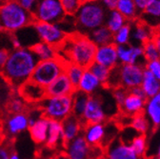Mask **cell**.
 <instances>
[{
	"mask_svg": "<svg viewBox=\"0 0 160 159\" xmlns=\"http://www.w3.org/2000/svg\"><path fill=\"white\" fill-rule=\"evenodd\" d=\"M42 113V116L62 122L72 112V96H54L46 97L41 102L34 104Z\"/></svg>",
	"mask_w": 160,
	"mask_h": 159,
	"instance_id": "52a82bcc",
	"label": "cell"
},
{
	"mask_svg": "<svg viewBox=\"0 0 160 159\" xmlns=\"http://www.w3.org/2000/svg\"><path fill=\"white\" fill-rule=\"evenodd\" d=\"M34 23L32 14L17 0H0V31L14 33Z\"/></svg>",
	"mask_w": 160,
	"mask_h": 159,
	"instance_id": "3957f363",
	"label": "cell"
},
{
	"mask_svg": "<svg viewBox=\"0 0 160 159\" xmlns=\"http://www.w3.org/2000/svg\"><path fill=\"white\" fill-rule=\"evenodd\" d=\"M32 107V104L26 103L17 93V91L11 90L9 97L3 107V111L6 114H16L21 112H27Z\"/></svg>",
	"mask_w": 160,
	"mask_h": 159,
	"instance_id": "44dd1931",
	"label": "cell"
},
{
	"mask_svg": "<svg viewBox=\"0 0 160 159\" xmlns=\"http://www.w3.org/2000/svg\"><path fill=\"white\" fill-rule=\"evenodd\" d=\"M104 156L107 159H141L120 137H115L105 148Z\"/></svg>",
	"mask_w": 160,
	"mask_h": 159,
	"instance_id": "4fadbf2b",
	"label": "cell"
},
{
	"mask_svg": "<svg viewBox=\"0 0 160 159\" xmlns=\"http://www.w3.org/2000/svg\"><path fill=\"white\" fill-rule=\"evenodd\" d=\"M154 1H155V0H133L134 5H135V7H136L139 13L143 12Z\"/></svg>",
	"mask_w": 160,
	"mask_h": 159,
	"instance_id": "f6af8a7d",
	"label": "cell"
},
{
	"mask_svg": "<svg viewBox=\"0 0 160 159\" xmlns=\"http://www.w3.org/2000/svg\"><path fill=\"white\" fill-rule=\"evenodd\" d=\"M32 14L34 22L52 24L60 23L66 16L59 0H37Z\"/></svg>",
	"mask_w": 160,
	"mask_h": 159,
	"instance_id": "ba28073f",
	"label": "cell"
},
{
	"mask_svg": "<svg viewBox=\"0 0 160 159\" xmlns=\"http://www.w3.org/2000/svg\"><path fill=\"white\" fill-rule=\"evenodd\" d=\"M141 47L143 50L144 58H145V60H147V62L153 61V60H156V59L160 58V55H159L157 49H156L154 43L152 42V40H150V41L144 43Z\"/></svg>",
	"mask_w": 160,
	"mask_h": 159,
	"instance_id": "60d3db41",
	"label": "cell"
},
{
	"mask_svg": "<svg viewBox=\"0 0 160 159\" xmlns=\"http://www.w3.org/2000/svg\"><path fill=\"white\" fill-rule=\"evenodd\" d=\"M89 95L86 94L83 92L76 91L72 94V114L74 115L76 118H78L82 122V118L84 114V111L88 102Z\"/></svg>",
	"mask_w": 160,
	"mask_h": 159,
	"instance_id": "1f68e13d",
	"label": "cell"
},
{
	"mask_svg": "<svg viewBox=\"0 0 160 159\" xmlns=\"http://www.w3.org/2000/svg\"><path fill=\"white\" fill-rule=\"evenodd\" d=\"M140 88L142 89L147 99L154 96L160 92V82L146 69L143 72V79Z\"/></svg>",
	"mask_w": 160,
	"mask_h": 159,
	"instance_id": "f1b7e54d",
	"label": "cell"
},
{
	"mask_svg": "<svg viewBox=\"0 0 160 159\" xmlns=\"http://www.w3.org/2000/svg\"><path fill=\"white\" fill-rule=\"evenodd\" d=\"M93 62L102 65L110 70L116 67L119 64L117 58L116 45H114L113 43H110L104 46L97 47Z\"/></svg>",
	"mask_w": 160,
	"mask_h": 159,
	"instance_id": "ac0fdd59",
	"label": "cell"
},
{
	"mask_svg": "<svg viewBox=\"0 0 160 159\" xmlns=\"http://www.w3.org/2000/svg\"><path fill=\"white\" fill-rule=\"evenodd\" d=\"M84 72V69L79 67L77 65L74 64H68L66 67V71L65 73L67 74V76L69 77L71 83L72 84V86L77 90L78 84L80 79H81V76Z\"/></svg>",
	"mask_w": 160,
	"mask_h": 159,
	"instance_id": "ab89813d",
	"label": "cell"
},
{
	"mask_svg": "<svg viewBox=\"0 0 160 159\" xmlns=\"http://www.w3.org/2000/svg\"><path fill=\"white\" fill-rule=\"evenodd\" d=\"M87 36L96 47L112 43V32L105 25L92 31Z\"/></svg>",
	"mask_w": 160,
	"mask_h": 159,
	"instance_id": "f546056e",
	"label": "cell"
},
{
	"mask_svg": "<svg viewBox=\"0 0 160 159\" xmlns=\"http://www.w3.org/2000/svg\"><path fill=\"white\" fill-rule=\"evenodd\" d=\"M17 2L22 8H24L26 11L32 13L36 6L37 0H17Z\"/></svg>",
	"mask_w": 160,
	"mask_h": 159,
	"instance_id": "bcb514c9",
	"label": "cell"
},
{
	"mask_svg": "<svg viewBox=\"0 0 160 159\" xmlns=\"http://www.w3.org/2000/svg\"><path fill=\"white\" fill-rule=\"evenodd\" d=\"M105 123L86 124L83 126L82 134L91 146L105 150V148L109 145Z\"/></svg>",
	"mask_w": 160,
	"mask_h": 159,
	"instance_id": "7c38bea8",
	"label": "cell"
},
{
	"mask_svg": "<svg viewBox=\"0 0 160 159\" xmlns=\"http://www.w3.org/2000/svg\"><path fill=\"white\" fill-rule=\"evenodd\" d=\"M112 92V95H113V98L115 100V103H116V105L118 106V109H119V107L122 105L123 101L125 100V98H126L129 91L122 88V87H119V88L113 89Z\"/></svg>",
	"mask_w": 160,
	"mask_h": 159,
	"instance_id": "7bdbcfd3",
	"label": "cell"
},
{
	"mask_svg": "<svg viewBox=\"0 0 160 159\" xmlns=\"http://www.w3.org/2000/svg\"><path fill=\"white\" fill-rule=\"evenodd\" d=\"M17 93L28 104H37L47 97L46 89L28 80L17 89Z\"/></svg>",
	"mask_w": 160,
	"mask_h": 159,
	"instance_id": "2e32d148",
	"label": "cell"
},
{
	"mask_svg": "<svg viewBox=\"0 0 160 159\" xmlns=\"http://www.w3.org/2000/svg\"><path fill=\"white\" fill-rule=\"evenodd\" d=\"M133 152L141 158L146 154L147 150V142H146V135L145 134H137L135 135L129 144Z\"/></svg>",
	"mask_w": 160,
	"mask_h": 159,
	"instance_id": "f35d334b",
	"label": "cell"
},
{
	"mask_svg": "<svg viewBox=\"0 0 160 159\" xmlns=\"http://www.w3.org/2000/svg\"><path fill=\"white\" fill-rule=\"evenodd\" d=\"M139 20L154 29L160 23V0H155L143 12L140 13Z\"/></svg>",
	"mask_w": 160,
	"mask_h": 159,
	"instance_id": "d4e9b609",
	"label": "cell"
},
{
	"mask_svg": "<svg viewBox=\"0 0 160 159\" xmlns=\"http://www.w3.org/2000/svg\"><path fill=\"white\" fill-rule=\"evenodd\" d=\"M144 69L135 64H118L111 70L107 89L113 90L122 87L128 91L140 87L143 79Z\"/></svg>",
	"mask_w": 160,
	"mask_h": 159,
	"instance_id": "5b68a950",
	"label": "cell"
},
{
	"mask_svg": "<svg viewBox=\"0 0 160 159\" xmlns=\"http://www.w3.org/2000/svg\"><path fill=\"white\" fill-rule=\"evenodd\" d=\"M145 69L148 70L160 82V58L153 61L147 62L145 65Z\"/></svg>",
	"mask_w": 160,
	"mask_h": 159,
	"instance_id": "ee69618b",
	"label": "cell"
},
{
	"mask_svg": "<svg viewBox=\"0 0 160 159\" xmlns=\"http://www.w3.org/2000/svg\"><path fill=\"white\" fill-rule=\"evenodd\" d=\"M6 116V113L3 111V108H0V142L6 137L4 133V118Z\"/></svg>",
	"mask_w": 160,
	"mask_h": 159,
	"instance_id": "c3c4849f",
	"label": "cell"
},
{
	"mask_svg": "<svg viewBox=\"0 0 160 159\" xmlns=\"http://www.w3.org/2000/svg\"><path fill=\"white\" fill-rule=\"evenodd\" d=\"M67 65L68 63H66L58 56L48 59V60L39 61L35 66L29 80L43 88H46L57 77L65 73Z\"/></svg>",
	"mask_w": 160,
	"mask_h": 159,
	"instance_id": "8992f818",
	"label": "cell"
},
{
	"mask_svg": "<svg viewBox=\"0 0 160 159\" xmlns=\"http://www.w3.org/2000/svg\"><path fill=\"white\" fill-rule=\"evenodd\" d=\"M133 23H131L132 25V34L131 38L133 41H135L139 46H142L144 43L150 41L154 36V29L149 27L145 23L141 22L137 19L135 21H132Z\"/></svg>",
	"mask_w": 160,
	"mask_h": 159,
	"instance_id": "603a6c76",
	"label": "cell"
},
{
	"mask_svg": "<svg viewBox=\"0 0 160 159\" xmlns=\"http://www.w3.org/2000/svg\"><path fill=\"white\" fill-rule=\"evenodd\" d=\"M114 10L122 14L128 22L137 20L140 15L133 0H117Z\"/></svg>",
	"mask_w": 160,
	"mask_h": 159,
	"instance_id": "83f0119b",
	"label": "cell"
},
{
	"mask_svg": "<svg viewBox=\"0 0 160 159\" xmlns=\"http://www.w3.org/2000/svg\"><path fill=\"white\" fill-rule=\"evenodd\" d=\"M154 32H155L156 34H160V23L154 28Z\"/></svg>",
	"mask_w": 160,
	"mask_h": 159,
	"instance_id": "816d5d0a",
	"label": "cell"
},
{
	"mask_svg": "<svg viewBox=\"0 0 160 159\" xmlns=\"http://www.w3.org/2000/svg\"><path fill=\"white\" fill-rule=\"evenodd\" d=\"M117 58L119 64H135L139 65L141 59L145 60L143 50L138 45H120L116 46ZM140 66V65H139Z\"/></svg>",
	"mask_w": 160,
	"mask_h": 159,
	"instance_id": "e0dca14e",
	"label": "cell"
},
{
	"mask_svg": "<svg viewBox=\"0 0 160 159\" xmlns=\"http://www.w3.org/2000/svg\"><path fill=\"white\" fill-rule=\"evenodd\" d=\"M97 159H107V158H106V157L104 156V154H103L102 156H100V157H99V158H97Z\"/></svg>",
	"mask_w": 160,
	"mask_h": 159,
	"instance_id": "9f6ffc18",
	"label": "cell"
},
{
	"mask_svg": "<svg viewBox=\"0 0 160 159\" xmlns=\"http://www.w3.org/2000/svg\"><path fill=\"white\" fill-rule=\"evenodd\" d=\"M108 10L102 2L83 0L76 13L73 15L75 31L87 35L92 31L105 24Z\"/></svg>",
	"mask_w": 160,
	"mask_h": 159,
	"instance_id": "277c9868",
	"label": "cell"
},
{
	"mask_svg": "<svg viewBox=\"0 0 160 159\" xmlns=\"http://www.w3.org/2000/svg\"><path fill=\"white\" fill-rule=\"evenodd\" d=\"M116 1H117V0H102L101 2L106 7V9L108 11H110V10H114Z\"/></svg>",
	"mask_w": 160,
	"mask_h": 159,
	"instance_id": "681fc988",
	"label": "cell"
},
{
	"mask_svg": "<svg viewBox=\"0 0 160 159\" xmlns=\"http://www.w3.org/2000/svg\"><path fill=\"white\" fill-rule=\"evenodd\" d=\"M107 120V114L104 110L103 98L98 93L89 95L88 102L84 111L82 124H97L105 123Z\"/></svg>",
	"mask_w": 160,
	"mask_h": 159,
	"instance_id": "8fae6325",
	"label": "cell"
},
{
	"mask_svg": "<svg viewBox=\"0 0 160 159\" xmlns=\"http://www.w3.org/2000/svg\"><path fill=\"white\" fill-rule=\"evenodd\" d=\"M132 34V25L128 22L121 29L112 33V43L116 46L120 45H127L130 42Z\"/></svg>",
	"mask_w": 160,
	"mask_h": 159,
	"instance_id": "e575fe53",
	"label": "cell"
},
{
	"mask_svg": "<svg viewBox=\"0 0 160 159\" xmlns=\"http://www.w3.org/2000/svg\"><path fill=\"white\" fill-rule=\"evenodd\" d=\"M127 23H128V21L125 19V17L122 14H120L116 10H110V11H108L104 25L112 33H114L115 32H117L119 29H121Z\"/></svg>",
	"mask_w": 160,
	"mask_h": 159,
	"instance_id": "836d02e7",
	"label": "cell"
},
{
	"mask_svg": "<svg viewBox=\"0 0 160 159\" xmlns=\"http://www.w3.org/2000/svg\"><path fill=\"white\" fill-rule=\"evenodd\" d=\"M64 152L69 159H97L104 154V150L91 146L81 132L66 145Z\"/></svg>",
	"mask_w": 160,
	"mask_h": 159,
	"instance_id": "9c48e42d",
	"label": "cell"
},
{
	"mask_svg": "<svg viewBox=\"0 0 160 159\" xmlns=\"http://www.w3.org/2000/svg\"><path fill=\"white\" fill-rule=\"evenodd\" d=\"M39 60L28 48L13 49L0 72V76L12 91L28 81Z\"/></svg>",
	"mask_w": 160,
	"mask_h": 159,
	"instance_id": "6da1fadb",
	"label": "cell"
},
{
	"mask_svg": "<svg viewBox=\"0 0 160 159\" xmlns=\"http://www.w3.org/2000/svg\"><path fill=\"white\" fill-rule=\"evenodd\" d=\"M130 126L139 134L146 135V132L149 130V121H148V118L145 115L144 112L132 116Z\"/></svg>",
	"mask_w": 160,
	"mask_h": 159,
	"instance_id": "8d00e7d4",
	"label": "cell"
},
{
	"mask_svg": "<svg viewBox=\"0 0 160 159\" xmlns=\"http://www.w3.org/2000/svg\"><path fill=\"white\" fill-rule=\"evenodd\" d=\"M48 134L44 147L52 152H60L64 150V138L61 122L48 119Z\"/></svg>",
	"mask_w": 160,
	"mask_h": 159,
	"instance_id": "9a60e30c",
	"label": "cell"
},
{
	"mask_svg": "<svg viewBox=\"0 0 160 159\" xmlns=\"http://www.w3.org/2000/svg\"><path fill=\"white\" fill-rule=\"evenodd\" d=\"M88 70L98 79L101 83V86L104 89H107V83H108V79L110 76V72L111 70L102 66V65H99L95 62H93L89 68Z\"/></svg>",
	"mask_w": 160,
	"mask_h": 159,
	"instance_id": "d590c367",
	"label": "cell"
},
{
	"mask_svg": "<svg viewBox=\"0 0 160 159\" xmlns=\"http://www.w3.org/2000/svg\"><path fill=\"white\" fill-rule=\"evenodd\" d=\"M13 49L12 33L0 32V72L3 69L11 52Z\"/></svg>",
	"mask_w": 160,
	"mask_h": 159,
	"instance_id": "4dcf8cb0",
	"label": "cell"
},
{
	"mask_svg": "<svg viewBox=\"0 0 160 159\" xmlns=\"http://www.w3.org/2000/svg\"><path fill=\"white\" fill-rule=\"evenodd\" d=\"M101 87V83L98 79L88 70H84V72L80 79L77 90L80 92H83L88 95L95 93L96 90Z\"/></svg>",
	"mask_w": 160,
	"mask_h": 159,
	"instance_id": "4316f807",
	"label": "cell"
},
{
	"mask_svg": "<svg viewBox=\"0 0 160 159\" xmlns=\"http://www.w3.org/2000/svg\"><path fill=\"white\" fill-rule=\"evenodd\" d=\"M48 126L49 121L48 118L44 116H40L38 119L28 127L32 140L36 145H43L46 142L47 134H48Z\"/></svg>",
	"mask_w": 160,
	"mask_h": 159,
	"instance_id": "7402d4cb",
	"label": "cell"
},
{
	"mask_svg": "<svg viewBox=\"0 0 160 159\" xmlns=\"http://www.w3.org/2000/svg\"><path fill=\"white\" fill-rule=\"evenodd\" d=\"M32 109V108H31ZM29 127V112L16 114H6L4 118V133L8 137H14Z\"/></svg>",
	"mask_w": 160,
	"mask_h": 159,
	"instance_id": "5bb4252c",
	"label": "cell"
},
{
	"mask_svg": "<svg viewBox=\"0 0 160 159\" xmlns=\"http://www.w3.org/2000/svg\"><path fill=\"white\" fill-rule=\"evenodd\" d=\"M87 1H92V2H101L102 0H87Z\"/></svg>",
	"mask_w": 160,
	"mask_h": 159,
	"instance_id": "11a10c76",
	"label": "cell"
},
{
	"mask_svg": "<svg viewBox=\"0 0 160 159\" xmlns=\"http://www.w3.org/2000/svg\"><path fill=\"white\" fill-rule=\"evenodd\" d=\"M29 49L33 52V54L37 57L39 61L48 60V59H52V58L57 56L55 48H53L46 43H43L41 41L35 43Z\"/></svg>",
	"mask_w": 160,
	"mask_h": 159,
	"instance_id": "d6a6232c",
	"label": "cell"
},
{
	"mask_svg": "<svg viewBox=\"0 0 160 159\" xmlns=\"http://www.w3.org/2000/svg\"><path fill=\"white\" fill-rule=\"evenodd\" d=\"M66 15L73 16L83 0H59Z\"/></svg>",
	"mask_w": 160,
	"mask_h": 159,
	"instance_id": "b9f144b4",
	"label": "cell"
},
{
	"mask_svg": "<svg viewBox=\"0 0 160 159\" xmlns=\"http://www.w3.org/2000/svg\"><path fill=\"white\" fill-rule=\"evenodd\" d=\"M155 159H160V145H159V147H158V151H157Z\"/></svg>",
	"mask_w": 160,
	"mask_h": 159,
	"instance_id": "db71d44e",
	"label": "cell"
},
{
	"mask_svg": "<svg viewBox=\"0 0 160 159\" xmlns=\"http://www.w3.org/2000/svg\"><path fill=\"white\" fill-rule=\"evenodd\" d=\"M36 159H69L64 151L56 152L54 153H52L48 156H43V157H37Z\"/></svg>",
	"mask_w": 160,
	"mask_h": 159,
	"instance_id": "7dc6e473",
	"label": "cell"
},
{
	"mask_svg": "<svg viewBox=\"0 0 160 159\" xmlns=\"http://www.w3.org/2000/svg\"><path fill=\"white\" fill-rule=\"evenodd\" d=\"M146 101L147 99L140 97L129 91L125 100L123 101L122 105L119 107L120 113L132 117L140 112H143Z\"/></svg>",
	"mask_w": 160,
	"mask_h": 159,
	"instance_id": "ffe728a7",
	"label": "cell"
},
{
	"mask_svg": "<svg viewBox=\"0 0 160 159\" xmlns=\"http://www.w3.org/2000/svg\"><path fill=\"white\" fill-rule=\"evenodd\" d=\"M144 112L147 118L150 119L154 127L160 126V92L147 99Z\"/></svg>",
	"mask_w": 160,
	"mask_h": 159,
	"instance_id": "484cf974",
	"label": "cell"
},
{
	"mask_svg": "<svg viewBox=\"0 0 160 159\" xmlns=\"http://www.w3.org/2000/svg\"><path fill=\"white\" fill-rule=\"evenodd\" d=\"M64 138V149L66 145L82 132L83 124L74 115L71 114L61 122ZM64 151V150H63Z\"/></svg>",
	"mask_w": 160,
	"mask_h": 159,
	"instance_id": "cb8c5ba5",
	"label": "cell"
},
{
	"mask_svg": "<svg viewBox=\"0 0 160 159\" xmlns=\"http://www.w3.org/2000/svg\"><path fill=\"white\" fill-rule=\"evenodd\" d=\"M152 42L154 43V45H155V47H156V49H157V52H158V53H159V55H160V34H154V36L152 37Z\"/></svg>",
	"mask_w": 160,
	"mask_h": 159,
	"instance_id": "f907efd6",
	"label": "cell"
},
{
	"mask_svg": "<svg viewBox=\"0 0 160 159\" xmlns=\"http://www.w3.org/2000/svg\"><path fill=\"white\" fill-rule=\"evenodd\" d=\"M96 48L87 35L75 32L67 35L62 44L56 49V54L66 63L74 64L86 70L94 61Z\"/></svg>",
	"mask_w": 160,
	"mask_h": 159,
	"instance_id": "7a4b0ae2",
	"label": "cell"
},
{
	"mask_svg": "<svg viewBox=\"0 0 160 159\" xmlns=\"http://www.w3.org/2000/svg\"><path fill=\"white\" fill-rule=\"evenodd\" d=\"M46 89L47 97L54 96H72L77 90L72 86L66 73L61 74L52 81Z\"/></svg>",
	"mask_w": 160,
	"mask_h": 159,
	"instance_id": "d6986e66",
	"label": "cell"
},
{
	"mask_svg": "<svg viewBox=\"0 0 160 159\" xmlns=\"http://www.w3.org/2000/svg\"><path fill=\"white\" fill-rule=\"evenodd\" d=\"M33 27L39 40L55 49L62 44L68 35L58 24L34 22Z\"/></svg>",
	"mask_w": 160,
	"mask_h": 159,
	"instance_id": "30bf717a",
	"label": "cell"
},
{
	"mask_svg": "<svg viewBox=\"0 0 160 159\" xmlns=\"http://www.w3.org/2000/svg\"><path fill=\"white\" fill-rule=\"evenodd\" d=\"M15 140L14 137L6 136L0 142V159H11V156L16 152Z\"/></svg>",
	"mask_w": 160,
	"mask_h": 159,
	"instance_id": "74e56055",
	"label": "cell"
},
{
	"mask_svg": "<svg viewBox=\"0 0 160 159\" xmlns=\"http://www.w3.org/2000/svg\"><path fill=\"white\" fill-rule=\"evenodd\" d=\"M11 159H20L19 158V156H18V154H17V152H15L12 156H11Z\"/></svg>",
	"mask_w": 160,
	"mask_h": 159,
	"instance_id": "f5cc1de1",
	"label": "cell"
}]
</instances>
